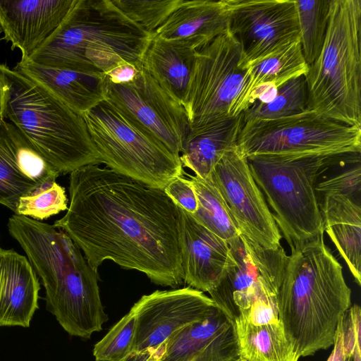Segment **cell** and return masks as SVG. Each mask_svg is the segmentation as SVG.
Instances as JSON below:
<instances>
[{"label":"cell","instance_id":"cell-1","mask_svg":"<svg viewBox=\"0 0 361 361\" xmlns=\"http://www.w3.org/2000/svg\"><path fill=\"white\" fill-rule=\"evenodd\" d=\"M99 165L71 173L69 206L53 226L73 240L96 272L109 259L155 284L182 285L176 204L164 190Z\"/></svg>","mask_w":361,"mask_h":361},{"label":"cell","instance_id":"cell-2","mask_svg":"<svg viewBox=\"0 0 361 361\" xmlns=\"http://www.w3.org/2000/svg\"><path fill=\"white\" fill-rule=\"evenodd\" d=\"M351 290L324 233L290 249L277 296L279 319L300 357L334 344Z\"/></svg>","mask_w":361,"mask_h":361},{"label":"cell","instance_id":"cell-3","mask_svg":"<svg viewBox=\"0 0 361 361\" xmlns=\"http://www.w3.org/2000/svg\"><path fill=\"white\" fill-rule=\"evenodd\" d=\"M45 289L47 308L71 336L90 338L108 315L102 303L98 276L80 249L61 229L13 214L7 224Z\"/></svg>","mask_w":361,"mask_h":361},{"label":"cell","instance_id":"cell-4","mask_svg":"<svg viewBox=\"0 0 361 361\" xmlns=\"http://www.w3.org/2000/svg\"><path fill=\"white\" fill-rule=\"evenodd\" d=\"M154 36L126 17L111 0H77L59 27L28 60L94 74H106L123 63L141 68Z\"/></svg>","mask_w":361,"mask_h":361},{"label":"cell","instance_id":"cell-5","mask_svg":"<svg viewBox=\"0 0 361 361\" xmlns=\"http://www.w3.org/2000/svg\"><path fill=\"white\" fill-rule=\"evenodd\" d=\"M1 116L60 175L102 164L82 115L23 74L0 64Z\"/></svg>","mask_w":361,"mask_h":361},{"label":"cell","instance_id":"cell-6","mask_svg":"<svg viewBox=\"0 0 361 361\" xmlns=\"http://www.w3.org/2000/svg\"><path fill=\"white\" fill-rule=\"evenodd\" d=\"M361 152L256 154L247 157L281 236L290 249L324 233L316 184L326 171L360 159Z\"/></svg>","mask_w":361,"mask_h":361},{"label":"cell","instance_id":"cell-7","mask_svg":"<svg viewBox=\"0 0 361 361\" xmlns=\"http://www.w3.org/2000/svg\"><path fill=\"white\" fill-rule=\"evenodd\" d=\"M305 78L308 110L361 128V0H330L323 48Z\"/></svg>","mask_w":361,"mask_h":361},{"label":"cell","instance_id":"cell-8","mask_svg":"<svg viewBox=\"0 0 361 361\" xmlns=\"http://www.w3.org/2000/svg\"><path fill=\"white\" fill-rule=\"evenodd\" d=\"M82 116L102 163L109 169L162 190L172 179L183 175L180 158L106 99Z\"/></svg>","mask_w":361,"mask_h":361},{"label":"cell","instance_id":"cell-9","mask_svg":"<svg viewBox=\"0 0 361 361\" xmlns=\"http://www.w3.org/2000/svg\"><path fill=\"white\" fill-rule=\"evenodd\" d=\"M242 56L228 30L196 50L183 104L190 128L235 116L249 106L250 68L240 67Z\"/></svg>","mask_w":361,"mask_h":361},{"label":"cell","instance_id":"cell-10","mask_svg":"<svg viewBox=\"0 0 361 361\" xmlns=\"http://www.w3.org/2000/svg\"><path fill=\"white\" fill-rule=\"evenodd\" d=\"M236 145L246 157L361 152V128L325 118L307 109L287 117L243 123Z\"/></svg>","mask_w":361,"mask_h":361},{"label":"cell","instance_id":"cell-11","mask_svg":"<svg viewBox=\"0 0 361 361\" xmlns=\"http://www.w3.org/2000/svg\"><path fill=\"white\" fill-rule=\"evenodd\" d=\"M105 99L131 123L180 158L190 125L183 105L171 97L142 67L124 84L106 77Z\"/></svg>","mask_w":361,"mask_h":361},{"label":"cell","instance_id":"cell-12","mask_svg":"<svg viewBox=\"0 0 361 361\" xmlns=\"http://www.w3.org/2000/svg\"><path fill=\"white\" fill-rule=\"evenodd\" d=\"M216 307L210 297L190 286L142 295L130 309L135 336L124 361L160 360L164 343L173 334L205 319Z\"/></svg>","mask_w":361,"mask_h":361},{"label":"cell","instance_id":"cell-13","mask_svg":"<svg viewBox=\"0 0 361 361\" xmlns=\"http://www.w3.org/2000/svg\"><path fill=\"white\" fill-rule=\"evenodd\" d=\"M229 246L235 265L208 293L217 307L233 322L257 300L277 299L288 255L282 246L267 249L243 234Z\"/></svg>","mask_w":361,"mask_h":361},{"label":"cell","instance_id":"cell-14","mask_svg":"<svg viewBox=\"0 0 361 361\" xmlns=\"http://www.w3.org/2000/svg\"><path fill=\"white\" fill-rule=\"evenodd\" d=\"M209 178L224 198L240 234L267 249L281 246V234L252 177L247 157L237 145L224 154Z\"/></svg>","mask_w":361,"mask_h":361},{"label":"cell","instance_id":"cell-15","mask_svg":"<svg viewBox=\"0 0 361 361\" xmlns=\"http://www.w3.org/2000/svg\"><path fill=\"white\" fill-rule=\"evenodd\" d=\"M228 30L248 69L285 46L300 41L295 0H231Z\"/></svg>","mask_w":361,"mask_h":361},{"label":"cell","instance_id":"cell-16","mask_svg":"<svg viewBox=\"0 0 361 361\" xmlns=\"http://www.w3.org/2000/svg\"><path fill=\"white\" fill-rule=\"evenodd\" d=\"M177 210L184 282L191 288L209 292L235 265L230 246L188 212L178 206Z\"/></svg>","mask_w":361,"mask_h":361},{"label":"cell","instance_id":"cell-17","mask_svg":"<svg viewBox=\"0 0 361 361\" xmlns=\"http://www.w3.org/2000/svg\"><path fill=\"white\" fill-rule=\"evenodd\" d=\"M59 176L15 126L0 119V204L14 212L21 196Z\"/></svg>","mask_w":361,"mask_h":361},{"label":"cell","instance_id":"cell-18","mask_svg":"<svg viewBox=\"0 0 361 361\" xmlns=\"http://www.w3.org/2000/svg\"><path fill=\"white\" fill-rule=\"evenodd\" d=\"M77 0H0V32L28 59L56 31Z\"/></svg>","mask_w":361,"mask_h":361},{"label":"cell","instance_id":"cell-19","mask_svg":"<svg viewBox=\"0 0 361 361\" xmlns=\"http://www.w3.org/2000/svg\"><path fill=\"white\" fill-rule=\"evenodd\" d=\"M234 323L216 307L205 319L176 331L164 343L161 361H237Z\"/></svg>","mask_w":361,"mask_h":361},{"label":"cell","instance_id":"cell-20","mask_svg":"<svg viewBox=\"0 0 361 361\" xmlns=\"http://www.w3.org/2000/svg\"><path fill=\"white\" fill-rule=\"evenodd\" d=\"M231 0H182L155 35L199 49L228 30Z\"/></svg>","mask_w":361,"mask_h":361},{"label":"cell","instance_id":"cell-21","mask_svg":"<svg viewBox=\"0 0 361 361\" xmlns=\"http://www.w3.org/2000/svg\"><path fill=\"white\" fill-rule=\"evenodd\" d=\"M40 284L28 259L0 247V326L29 327Z\"/></svg>","mask_w":361,"mask_h":361},{"label":"cell","instance_id":"cell-22","mask_svg":"<svg viewBox=\"0 0 361 361\" xmlns=\"http://www.w3.org/2000/svg\"><path fill=\"white\" fill-rule=\"evenodd\" d=\"M325 231L361 285V194L328 190L317 193Z\"/></svg>","mask_w":361,"mask_h":361},{"label":"cell","instance_id":"cell-23","mask_svg":"<svg viewBox=\"0 0 361 361\" xmlns=\"http://www.w3.org/2000/svg\"><path fill=\"white\" fill-rule=\"evenodd\" d=\"M13 69L42 86L80 115L105 99V74L48 67L28 59L20 60Z\"/></svg>","mask_w":361,"mask_h":361},{"label":"cell","instance_id":"cell-24","mask_svg":"<svg viewBox=\"0 0 361 361\" xmlns=\"http://www.w3.org/2000/svg\"><path fill=\"white\" fill-rule=\"evenodd\" d=\"M243 123L241 113L190 128L180 154L183 166L197 177L208 178L224 154L236 145Z\"/></svg>","mask_w":361,"mask_h":361},{"label":"cell","instance_id":"cell-25","mask_svg":"<svg viewBox=\"0 0 361 361\" xmlns=\"http://www.w3.org/2000/svg\"><path fill=\"white\" fill-rule=\"evenodd\" d=\"M196 50L156 35L142 59V67L183 105L191 80Z\"/></svg>","mask_w":361,"mask_h":361},{"label":"cell","instance_id":"cell-26","mask_svg":"<svg viewBox=\"0 0 361 361\" xmlns=\"http://www.w3.org/2000/svg\"><path fill=\"white\" fill-rule=\"evenodd\" d=\"M233 323L240 358L245 361H298L300 358L280 322L255 325L238 317Z\"/></svg>","mask_w":361,"mask_h":361},{"label":"cell","instance_id":"cell-27","mask_svg":"<svg viewBox=\"0 0 361 361\" xmlns=\"http://www.w3.org/2000/svg\"><path fill=\"white\" fill-rule=\"evenodd\" d=\"M189 176L198 202L197 211L191 215L229 245L235 243L240 233L217 188L209 178L202 179L196 176Z\"/></svg>","mask_w":361,"mask_h":361},{"label":"cell","instance_id":"cell-28","mask_svg":"<svg viewBox=\"0 0 361 361\" xmlns=\"http://www.w3.org/2000/svg\"><path fill=\"white\" fill-rule=\"evenodd\" d=\"M248 100L254 90L264 84L279 87L290 79L305 75L308 70L300 41L292 42L251 66Z\"/></svg>","mask_w":361,"mask_h":361},{"label":"cell","instance_id":"cell-29","mask_svg":"<svg viewBox=\"0 0 361 361\" xmlns=\"http://www.w3.org/2000/svg\"><path fill=\"white\" fill-rule=\"evenodd\" d=\"M307 110V90L305 75L293 78L277 87L268 102L255 100L243 111V122L253 119H275L301 114Z\"/></svg>","mask_w":361,"mask_h":361},{"label":"cell","instance_id":"cell-30","mask_svg":"<svg viewBox=\"0 0 361 361\" xmlns=\"http://www.w3.org/2000/svg\"><path fill=\"white\" fill-rule=\"evenodd\" d=\"M295 1L300 42L309 66L318 59L323 48L329 24L330 0Z\"/></svg>","mask_w":361,"mask_h":361},{"label":"cell","instance_id":"cell-31","mask_svg":"<svg viewBox=\"0 0 361 361\" xmlns=\"http://www.w3.org/2000/svg\"><path fill=\"white\" fill-rule=\"evenodd\" d=\"M65 188L56 180L45 182L21 196L14 214L40 221L68 209Z\"/></svg>","mask_w":361,"mask_h":361},{"label":"cell","instance_id":"cell-32","mask_svg":"<svg viewBox=\"0 0 361 361\" xmlns=\"http://www.w3.org/2000/svg\"><path fill=\"white\" fill-rule=\"evenodd\" d=\"M135 317L130 310L93 348L97 361H124L130 354L135 336Z\"/></svg>","mask_w":361,"mask_h":361},{"label":"cell","instance_id":"cell-33","mask_svg":"<svg viewBox=\"0 0 361 361\" xmlns=\"http://www.w3.org/2000/svg\"><path fill=\"white\" fill-rule=\"evenodd\" d=\"M130 20L155 34L182 0H111Z\"/></svg>","mask_w":361,"mask_h":361},{"label":"cell","instance_id":"cell-34","mask_svg":"<svg viewBox=\"0 0 361 361\" xmlns=\"http://www.w3.org/2000/svg\"><path fill=\"white\" fill-rule=\"evenodd\" d=\"M344 341L348 361H361V310L353 305L343 315Z\"/></svg>","mask_w":361,"mask_h":361},{"label":"cell","instance_id":"cell-35","mask_svg":"<svg viewBox=\"0 0 361 361\" xmlns=\"http://www.w3.org/2000/svg\"><path fill=\"white\" fill-rule=\"evenodd\" d=\"M167 196L178 207L190 214L197 209L198 202L190 179L182 176L172 179L164 189Z\"/></svg>","mask_w":361,"mask_h":361},{"label":"cell","instance_id":"cell-36","mask_svg":"<svg viewBox=\"0 0 361 361\" xmlns=\"http://www.w3.org/2000/svg\"><path fill=\"white\" fill-rule=\"evenodd\" d=\"M238 317L255 325L279 322L277 299L265 297L257 300ZM238 318V317H237Z\"/></svg>","mask_w":361,"mask_h":361},{"label":"cell","instance_id":"cell-37","mask_svg":"<svg viewBox=\"0 0 361 361\" xmlns=\"http://www.w3.org/2000/svg\"><path fill=\"white\" fill-rule=\"evenodd\" d=\"M140 68L129 63H121L106 75V78L111 82L116 84H124L132 81Z\"/></svg>","mask_w":361,"mask_h":361},{"label":"cell","instance_id":"cell-38","mask_svg":"<svg viewBox=\"0 0 361 361\" xmlns=\"http://www.w3.org/2000/svg\"><path fill=\"white\" fill-rule=\"evenodd\" d=\"M333 345V350L326 361H348L344 341L343 316L338 322Z\"/></svg>","mask_w":361,"mask_h":361},{"label":"cell","instance_id":"cell-39","mask_svg":"<svg viewBox=\"0 0 361 361\" xmlns=\"http://www.w3.org/2000/svg\"><path fill=\"white\" fill-rule=\"evenodd\" d=\"M3 118L1 116V88H0V119Z\"/></svg>","mask_w":361,"mask_h":361},{"label":"cell","instance_id":"cell-40","mask_svg":"<svg viewBox=\"0 0 361 361\" xmlns=\"http://www.w3.org/2000/svg\"><path fill=\"white\" fill-rule=\"evenodd\" d=\"M237 361H245V360H243V359L240 358V359H239L238 360H237Z\"/></svg>","mask_w":361,"mask_h":361},{"label":"cell","instance_id":"cell-41","mask_svg":"<svg viewBox=\"0 0 361 361\" xmlns=\"http://www.w3.org/2000/svg\"><path fill=\"white\" fill-rule=\"evenodd\" d=\"M148 361H161V360H148Z\"/></svg>","mask_w":361,"mask_h":361}]
</instances>
